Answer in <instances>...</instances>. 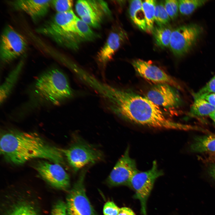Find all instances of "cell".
<instances>
[{"label":"cell","mask_w":215,"mask_h":215,"mask_svg":"<svg viewBox=\"0 0 215 215\" xmlns=\"http://www.w3.org/2000/svg\"><path fill=\"white\" fill-rule=\"evenodd\" d=\"M141 0H134L130 2V17L135 24L141 30L147 31L146 21Z\"/></svg>","instance_id":"cell-19"},{"label":"cell","mask_w":215,"mask_h":215,"mask_svg":"<svg viewBox=\"0 0 215 215\" xmlns=\"http://www.w3.org/2000/svg\"><path fill=\"white\" fill-rule=\"evenodd\" d=\"M22 62L11 71L1 86L0 102L3 104L11 93L15 86L20 75L22 67Z\"/></svg>","instance_id":"cell-18"},{"label":"cell","mask_w":215,"mask_h":215,"mask_svg":"<svg viewBox=\"0 0 215 215\" xmlns=\"http://www.w3.org/2000/svg\"><path fill=\"white\" fill-rule=\"evenodd\" d=\"M209 116L215 123V110Z\"/></svg>","instance_id":"cell-36"},{"label":"cell","mask_w":215,"mask_h":215,"mask_svg":"<svg viewBox=\"0 0 215 215\" xmlns=\"http://www.w3.org/2000/svg\"><path fill=\"white\" fill-rule=\"evenodd\" d=\"M173 87L165 84H158L148 92L146 97L159 106L167 108L177 107L180 104L179 96Z\"/></svg>","instance_id":"cell-13"},{"label":"cell","mask_w":215,"mask_h":215,"mask_svg":"<svg viewBox=\"0 0 215 215\" xmlns=\"http://www.w3.org/2000/svg\"><path fill=\"white\" fill-rule=\"evenodd\" d=\"M124 32L120 29H115L110 33L106 41L98 52V61L105 64L111 59L120 46L125 37Z\"/></svg>","instance_id":"cell-16"},{"label":"cell","mask_w":215,"mask_h":215,"mask_svg":"<svg viewBox=\"0 0 215 215\" xmlns=\"http://www.w3.org/2000/svg\"><path fill=\"white\" fill-rule=\"evenodd\" d=\"M156 1L146 0L142 2V8L144 12L147 25V31L151 33L155 22V7Z\"/></svg>","instance_id":"cell-22"},{"label":"cell","mask_w":215,"mask_h":215,"mask_svg":"<svg viewBox=\"0 0 215 215\" xmlns=\"http://www.w3.org/2000/svg\"><path fill=\"white\" fill-rule=\"evenodd\" d=\"M103 95L110 102L117 115L128 121L152 128L190 130V125L175 122L167 117L160 107L148 99L128 90L105 85L101 87Z\"/></svg>","instance_id":"cell-1"},{"label":"cell","mask_w":215,"mask_h":215,"mask_svg":"<svg viewBox=\"0 0 215 215\" xmlns=\"http://www.w3.org/2000/svg\"><path fill=\"white\" fill-rule=\"evenodd\" d=\"M138 170L135 160L129 155L128 147L110 172L107 182L111 186L126 185L130 187V182Z\"/></svg>","instance_id":"cell-10"},{"label":"cell","mask_w":215,"mask_h":215,"mask_svg":"<svg viewBox=\"0 0 215 215\" xmlns=\"http://www.w3.org/2000/svg\"><path fill=\"white\" fill-rule=\"evenodd\" d=\"M0 152L8 162L21 165L32 159L40 158L64 164L61 149L46 142L36 133L11 130L1 136Z\"/></svg>","instance_id":"cell-2"},{"label":"cell","mask_w":215,"mask_h":215,"mask_svg":"<svg viewBox=\"0 0 215 215\" xmlns=\"http://www.w3.org/2000/svg\"><path fill=\"white\" fill-rule=\"evenodd\" d=\"M191 151L198 153H215V135L196 137L190 147Z\"/></svg>","instance_id":"cell-17"},{"label":"cell","mask_w":215,"mask_h":215,"mask_svg":"<svg viewBox=\"0 0 215 215\" xmlns=\"http://www.w3.org/2000/svg\"><path fill=\"white\" fill-rule=\"evenodd\" d=\"M75 8L80 18L90 17L103 20L105 16L110 13L107 3L102 0H78Z\"/></svg>","instance_id":"cell-15"},{"label":"cell","mask_w":215,"mask_h":215,"mask_svg":"<svg viewBox=\"0 0 215 215\" xmlns=\"http://www.w3.org/2000/svg\"><path fill=\"white\" fill-rule=\"evenodd\" d=\"M27 45L25 38L12 26L7 25L4 29L1 36V61L7 63L16 59L25 52Z\"/></svg>","instance_id":"cell-9"},{"label":"cell","mask_w":215,"mask_h":215,"mask_svg":"<svg viewBox=\"0 0 215 215\" xmlns=\"http://www.w3.org/2000/svg\"><path fill=\"white\" fill-rule=\"evenodd\" d=\"M215 110V106L204 99L197 98L195 99L190 113L193 116H202L209 115Z\"/></svg>","instance_id":"cell-21"},{"label":"cell","mask_w":215,"mask_h":215,"mask_svg":"<svg viewBox=\"0 0 215 215\" xmlns=\"http://www.w3.org/2000/svg\"><path fill=\"white\" fill-rule=\"evenodd\" d=\"M87 170L83 169L67 196V215H96L86 194L84 180Z\"/></svg>","instance_id":"cell-8"},{"label":"cell","mask_w":215,"mask_h":215,"mask_svg":"<svg viewBox=\"0 0 215 215\" xmlns=\"http://www.w3.org/2000/svg\"><path fill=\"white\" fill-rule=\"evenodd\" d=\"M173 29L168 24L163 26H154L152 31L157 45L164 48L169 47Z\"/></svg>","instance_id":"cell-20"},{"label":"cell","mask_w":215,"mask_h":215,"mask_svg":"<svg viewBox=\"0 0 215 215\" xmlns=\"http://www.w3.org/2000/svg\"><path fill=\"white\" fill-rule=\"evenodd\" d=\"M163 174L162 171L159 169L157 162L154 161L150 169L145 171H138L133 176L130 182V187L135 191L134 198L140 201L141 213L142 215H147L148 198L155 180Z\"/></svg>","instance_id":"cell-7"},{"label":"cell","mask_w":215,"mask_h":215,"mask_svg":"<svg viewBox=\"0 0 215 215\" xmlns=\"http://www.w3.org/2000/svg\"><path fill=\"white\" fill-rule=\"evenodd\" d=\"M35 168L41 176L53 187L63 190L69 188V176L62 165L42 160L37 162Z\"/></svg>","instance_id":"cell-11"},{"label":"cell","mask_w":215,"mask_h":215,"mask_svg":"<svg viewBox=\"0 0 215 215\" xmlns=\"http://www.w3.org/2000/svg\"><path fill=\"white\" fill-rule=\"evenodd\" d=\"M203 31L202 26L194 23L183 25L173 29L169 45L172 52L179 57L187 54L195 44Z\"/></svg>","instance_id":"cell-6"},{"label":"cell","mask_w":215,"mask_h":215,"mask_svg":"<svg viewBox=\"0 0 215 215\" xmlns=\"http://www.w3.org/2000/svg\"><path fill=\"white\" fill-rule=\"evenodd\" d=\"M164 4L165 10L171 19H176L179 11L178 1L167 0Z\"/></svg>","instance_id":"cell-28"},{"label":"cell","mask_w":215,"mask_h":215,"mask_svg":"<svg viewBox=\"0 0 215 215\" xmlns=\"http://www.w3.org/2000/svg\"><path fill=\"white\" fill-rule=\"evenodd\" d=\"M171 19L165 7L164 4L162 2H156L155 12V22L156 25L163 26L168 24Z\"/></svg>","instance_id":"cell-26"},{"label":"cell","mask_w":215,"mask_h":215,"mask_svg":"<svg viewBox=\"0 0 215 215\" xmlns=\"http://www.w3.org/2000/svg\"><path fill=\"white\" fill-rule=\"evenodd\" d=\"M61 150L75 172L103 158V153L100 150L79 138H74L68 148Z\"/></svg>","instance_id":"cell-5"},{"label":"cell","mask_w":215,"mask_h":215,"mask_svg":"<svg viewBox=\"0 0 215 215\" xmlns=\"http://www.w3.org/2000/svg\"><path fill=\"white\" fill-rule=\"evenodd\" d=\"M73 2L71 0H51V6L55 10L57 13H63L72 10Z\"/></svg>","instance_id":"cell-27"},{"label":"cell","mask_w":215,"mask_h":215,"mask_svg":"<svg viewBox=\"0 0 215 215\" xmlns=\"http://www.w3.org/2000/svg\"><path fill=\"white\" fill-rule=\"evenodd\" d=\"M215 93V75L194 95V99L200 98L206 95Z\"/></svg>","instance_id":"cell-29"},{"label":"cell","mask_w":215,"mask_h":215,"mask_svg":"<svg viewBox=\"0 0 215 215\" xmlns=\"http://www.w3.org/2000/svg\"><path fill=\"white\" fill-rule=\"evenodd\" d=\"M200 98L204 99L211 105L215 106V93H210Z\"/></svg>","instance_id":"cell-33"},{"label":"cell","mask_w":215,"mask_h":215,"mask_svg":"<svg viewBox=\"0 0 215 215\" xmlns=\"http://www.w3.org/2000/svg\"><path fill=\"white\" fill-rule=\"evenodd\" d=\"M51 215H67L66 204L59 201L53 206Z\"/></svg>","instance_id":"cell-31"},{"label":"cell","mask_w":215,"mask_h":215,"mask_svg":"<svg viewBox=\"0 0 215 215\" xmlns=\"http://www.w3.org/2000/svg\"><path fill=\"white\" fill-rule=\"evenodd\" d=\"M118 215H136V214L130 208L126 207H123L120 208Z\"/></svg>","instance_id":"cell-32"},{"label":"cell","mask_w":215,"mask_h":215,"mask_svg":"<svg viewBox=\"0 0 215 215\" xmlns=\"http://www.w3.org/2000/svg\"><path fill=\"white\" fill-rule=\"evenodd\" d=\"M208 159V161L211 162H215V153H210Z\"/></svg>","instance_id":"cell-35"},{"label":"cell","mask_w":215,"mask_h":215,"mask_svg":"<svg viewBox=\"0 0 215 215\" xmlns=\"http://www.w3.org/2000/svg\"><path fill=\"white\" fill-rule=\"evenodd\" d=\"M73 94L64 73L57 68H50L42 73L34 82L22 112H29L47 105H59Z\"/></svg>","instance_id":"cell-3"},{"label":"cell","mask_w":215,"mask_h":215,"mask_svg":"<svg viewBox=\"0 0 215 215\" xmlns=\"http://www.w3.org/2000/svg\"><path fill=\"white\" fill-rule=\"evenodd\" d=\"M132 64L141 77L156 84H165L179 87L176 81L171 76L157 66L148 61L141 59L133 60Z\"/></svg>","instance_id":"cell-12"},{"label":"cell","mask_w":215,"mask_h":215,"mask_svg":"<svg viewBox=\"0 0 215 215\" xmlns=\"http://www.w3.org/2000/svg\"><path fill=\"white\" fill-rule=\"evenodd\" d=\"M179 10L181 14L187 16L192 13L196 9L204 5L206 0H179Z\"/></svg>","instance_id":"cell-23"},{"label":"cell","mask_w":215,"mask_h":215,"mask_svg":"<svg viewBox=\"0 0 215 215\" xmlns=\"http://www.w3.org/2000/svg\"><path fill=\"white\" fill-rule=\"evenodd\" d=\"M208 173L210 176L215 180V162H212L208 168Z\"/></svg>","instance_id":"cell-34"},{"label":"cell","mask_w":215,"mask_h":215,"mask_svg":"<svg viewBox=\"0 0 215 215\" xmlns=\"http://www.w3.org/2000/svg\"><path fill=\"white\" fill-rule=\"evenodd\" d=\"M76 25L79 36L83 42L93 41L98 37V35L81 19L77 18Z\"/></svg>","instance_id":"cell-24"},{"label":"cell","mask_w":215,"mask_h":215,"mask_svg":"<svg viewBox=\"0 0 215 215\" xmlns=\"http://www.w3.org/2000/svg\"><path fill=\"white\" fill-rule=\"evenodd\" d=\"M77 18L72 10L56 13L37 29L36 31L51 38L61 45L71 49H77L83 41L76 28Z\"/></svg>","instance_id":"cell-4"},{"label":"cell","mask_w":215,"mask_h":215,"mask_svg":"<svg viewBox=\"0 0 215 215\" xmlns=\"http://www.w3.org/2000/svg\"><path fill=\"white\" fill-rule=\"evenodd\" d=\"M120 208L112 201H108L105 204L103 208L104 215H118Z\"/></svg>","instance_id":"cell-30"},{"label":"cell","mask_w":215,"mask_h":215,"mask_svg":"<svg viewBox=\"0 0 215 215\" xmlns=\"http://www.w3.org/2000/svg\"><path fill=\"white\" fill-rule=\"evenodd\" d=\"M51 0H17L10 2L16 10L28 14L34 22L44 17L51 6Z\"/></svg>","instance_id":"cell-14"},{"label":"cell","mask_w":215,"mask_h":215,"mask_svg":"<svg viewBox=\"0 0 215 215\" xmlns=\"http://www.w3.org/2000/svg\"><path fill=\"white\" fill-rule=\"evenodd\" d=\"M5 215H38L34 207L30 204L23 202L14 206Z\"/></svg>","instance_id":"cell-25"}]
</instances>
